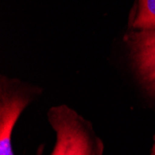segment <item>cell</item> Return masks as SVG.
<instances>
[{
  "label": "cell",
  "instance_id": "cell-1",
  "mask_svg": "<svg viewBox=\"0 0 155 155\" xmlns=\"http://www.w3.org/2000/svg\"><path fill=\"white\" fill-rule=\"evenodd\" d=\"M48 121L55 132L50 155H104V143L92 123L66 104L52 106Z\"/></svg>",
  "mask_w": 155,
  "mask_h": 155
},
{
  "label": "cell",
  "instance_id": "cell-2",
  "mask_svg": "<svg viewBox=\"0 0 155 155\" xmlns=\"http://www.w3.org/2000/svg\"><path fill=\"white\" fill-rule=\"evenodd\" d=\"M41 87L18 78L0 77V155H15L13 129L23 110L42 94Z\"/></svg>",
  "mask_w": 155,
  "mask_h": 155
},
{
  "label": "cell",
  "instance_id": "cell-3",
  "mask_svg": "<svg viewBox=\"0 0 155 155\" xmlns=\"http://www.w3.org/2000/svg\"><path fill=\"white\" fill-rule=\"evenodd\" d=\"M125 40L140 84L155 97V29L132 30Z\"/></svg>",
  "mask_w": 155,
  "mask_h": 155
},
{
  "label": "cell",
  "instance_id": "cell-4",
  "mask_svg": "<svg viewBox=\"0 0 155 155\" xmlns=\"http://www.w3.org/2000/svg\"><path fill=\"white\" fill-rule=\"evenodd\" d=\"M132 30L155 29V0H137Z\"/></svg>",
  "mask_w": 155,
  "mask_h": 155
},
{
  "label": "cell",
  "instance_id": "cell-5",
  "mask_svg": "<svg viewBox=\"0 0 155 155\" xmlns=\"http://www.w3.org/2000/svg\"><path fill=\"white\" fill-rule=\"evenodd\" d=\"M150 155H155V135L153 136V143L150 149Z\"/></svg>",
  "mask_w": 155,
  "mask_h": 155
}]
</instances>
